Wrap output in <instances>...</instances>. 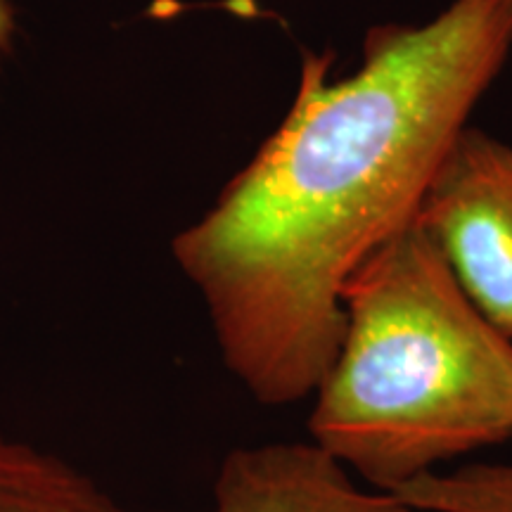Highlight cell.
Segmentation results:
<instances>
[{
	"instance_id": "obj_1",
	"label": "cell",
	"mask_w": 512,
	"mask_h": 512,
	"mask_svg": "<svg viewBox=\"0 0 512 512\" xmlns=\"http://www.w3.org/2000/svg\"><path fill=\"white\" fill-rule=\"evenodd\" d=\"M512 53V0H453L366 36L330 76L306 53L285 119L171 254L223 368L261 406L311 399L344 332V292L413 226L448 147Z\"/></svg>"
},
{
	"instance_id": "obj_2",
	"label": "cell",
	"mask_w": 512,
	"mask_h": 512,
	"mask_svg": "<svg viewBox=\"0 0 512 512\" xmlns=\"http://www.w3.org/2000/svg\"><path fill=\"white\" fill-rule=\"evenodd\" d=\"M309 434L377 491L512 439V339L472 304L418 223L344 292V332Z\"/></svg>"
},
{
	"instance_id": "obj_3",
	"label": "cell",
	"mask_w": 512,
	"mask_h": 512,
	"mask_svg": "<svg viewBox=\"0 0 512 512\" xmlns=\"http://www.w3.org/2000/svg\"><path fill=\"white\" fill-rule=\"evenodd\" d=\"M415 223L472 304L512 339V145L467 124Z\"/></svg>"
},
{
	"instance_id": "obj_4",
	"label": "cell",
	"mask_w": 512,
	"mask_h": 512,
	"mask_svg": "<svg viewBox=\"0 0 512 512\" xmlns=\"http://www.w3.org/2000/svg\"><path fill=\"white\" fill-rule=\"evenodd\" d=\"M211 512H415L389 491H366L313 441L233 448L221 460Z\"/></svg>"
},
{
	"instance_id": "obj_5",
	"label": "cell",
	"mask_w": 512,
	"mask_h": 512,
	"mask_svg": "<svg viewBox=\"0 0 512 512\" xmlns=\"http://www.w3.org/2000/svg\"><path fill=\"white\" fill-rule=\"evenodd\" d=\"M0 512H155L131 508L55 453L0 432Z\"/></svg>"
},
{
	"instance_id": "obj_6",
	"label": "cell",
	"mask_w": 512,
	"mask_h": 512,
	"mask_svg": "<svg viewBox=\"0 0 512 512\" xmlns=\"http://www.w3.org/2000/svg\"><path fill=\"white\" fill-rule=\"evenodd\" d=\"M394 494L415 512H512V463L437 470Z\"/></svg>"
},
{
	"instance_id": "obj_7",
	"label": "cell",
	"mask_w": 512,
	"mask_h": 512,
	"mask_svg": "<svg viewBox=\"0 0 512 512\" xmlns=\"http://www.w3.org/2000/svg\"><path fill=\"white\" fill-rule=\"evenodd\" d=\"M8 29H10V19H8V12H5L3 0H0V48H3L5 38H8Z\"/></svg>"
}]
</instances>
